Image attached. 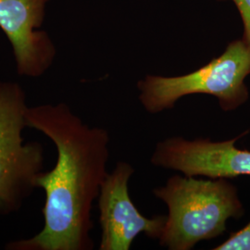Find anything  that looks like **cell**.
I'll use <instances>...</instances> for the list:
<instances>
[{
    "mask_svg": "<svg viewBox=\"0 0 250 250\" xmlns=\"http://www.w3.org/2000/svg\"><path fill=\"white\" fill-rule=\"evenodd\" d=\"M250 74V48L233 41L219 58L196 72L181 76L147 75L138 83L139 100L150 114L174 107L179 99L195 94L213 96L224 111L242 106L249 99L245 79Z\"/></svg>",
    "mask_w": 250,
    "mask_h": 250,
    "instance_id": "3",
    "label": "cell"
},
{
    "mask_svg": "<svg viewBox=\"0 0 250 250\" xmlns=\"http://www.w3.org/2000/svg\"><path fill=\"white\" fill-rule=\"evenodd\" d=\"M27 127L47 136L57 148L53 169L43 171L37 188L45 191L44 227L34 237L6 246L10 250H91L92 208L107 177L109 136L90 127L67 104L28 107Z\"/></svg>",
    "mask_w": 250,
    "mask_h": 250,
    "instance_id": "1",
    "label": "cell"
},
{
    "mask_svg": "<svg viewBox=\"0 0 250 250\" xmlns=\"http://www.w3.org/2000/svg\"><path fill=\"white\" fill-rule=\"evenodd\" d=\"M241 135L227 141L170 137L157 144L150 161L156 167L187 176L228 179L250 175V150L235 147Z\"/></svg>",
    "mask_w": 250,
    "mask_h": 250,
    "instance_id": "6",
    "label": "cell"
},
{
    "mask_svg": "<svg viewBox=\"0 0 250 250\" xmlns=\"http://www.w3.org/2000/svg\"><path fill=\"white\" fill-rule=\"evenodd\" d=\"M28 107L22 88L16 83L0 82V215L14 213L35 189L44 169V147L25 143Z\"/></svg>",
    "mask_w": 250,
    "mask_h": 250,
    "instance_id": "4",
    "label": "cell"
},
{
    "mask_svg": "<svg viewBox=\"0 0 250 250\" xmlns=\"http://www.w3.org/2000/svg\"><path fill=\"white\" fill-rule=\"evenodd\" d=\"M241 14L245 33L243 40L250 48V0H232Z\"/></svg>",
    "mask_w": 250,
    "mask_h": 250,
    "instance_id": "9",
    "label": "cell"
},
{
    "mask_svg": "<svg viewBox=\"0 0 250 250\" xmlns=\"http://www.w3.org/2000/svg\"><path fill=\"white\" fill-rule=\"evenodd\" d=\"M47 1L0 0V28L12 45L20 75L41 76L53 62V43L36 30L43 23Z\"/></svg>",
    "mask_w": 250,
    "mask_h": 250,
    "instance_id": "7",
    "label": "cell"
},
{
    "mask_svg": "<svg viewBox=\"0 0 250 250\" xmlns=\"http://www.w3.org/2000/svg\"><path fill=\"white\" fill-rule=\"evenodd\" d=\"M153 193L169 209L160 244L170 250H192L218 237L227 220L244 214L237 189L225 178L174 175Z\"/></svg>",
    "mask_w": 250,
    "mask_h": 250,
    "instance_id": "2",
    "label": "cell"
},
{
    "mask_svg": "<svg viewBox=\"0 0 250 250\" xmlns=\"http://www.w3.org/2000/svg\"><path fill=\"white\" fill-rule=\"evenodd\" d=\"M134 168L127 162L117 163L107 173L99 196V223L101 226L100 250H129L136 236L144 232L151 239H159L167 216L151 219L141 214L129 195L128 184Z\"/></svg>",
    "mask_w": 250,
    "mask_h": 250,
    "instance_id": "5",
    "label": "cell"
},
{
    "mask_svg": "<svg viewBox=\"0 0 250 250\" xmlns=\"http://www.w3.org/2000/svg\"><path fill=\"white\" fill-rule=\"evenodd\" d=\"M213 250H250V222L241 230L232 233L226 241Z\"/></svg>",
    "mask_w": 250,
    "mask_h": 250,
    "instance_id": "8",
    "label": "cell"
}]
</instances>
